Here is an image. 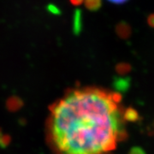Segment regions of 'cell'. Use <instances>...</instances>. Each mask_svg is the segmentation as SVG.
Listing matches in <instances>:
<instances>
[{"instance_id": "5b68a950", "label": "cell", "mask_w": 154, "mask_h": 154, "mask_svg": "<svg viewBox=\"0 0 154 154\" xmlns=\"http://www.w3.org/2000/svg\"><path fill=\"white\" fill-rule=\"evenodd\" d=\"M85 6L90 11H98L102 7V0H84Z\"/></svg>"}, {"instance_id": "30bf717a", "label": "cell", "mask_w": 154, "mask_h": 154, "mask_svg": "<svg viewBox=\"0 0 154 154\" xmlns=\"http://www.w3.org/2000/svg\"><path fill=\"white\" fill-rule=\"evenodd\" d=\"M83 2H84V0H69V3L74 6L81 5Z\"/></svg>"}, {"instance_id": "ba28073f", "label": "cell", "mask_w": 154, "mask_h": 154, "mask_svg": "<svg viewBox=\"0 0 154 154\" xmlns=\"http://www.w3.org/2000/svg\"><path fill=\"white\" fill-rule=\"evenodd\" d=\"M147 24L150 28H154V13H151L147 17Z\"/></svg>"}, {"instance_id": "6da1fadb", "label": "cell", "mask_w": 154, "mask_h": 154, "mask_svg": "<svg viewBox=\"0 0 154 154\" xmlns=\"http://www.w3.org/2000/svg\"><path fill=\"white\" fill-rule=\"evenodd\" d=\"M125 121L118 93L80 88L52 105L48 134L58 154H105L126 138Z\"/></svg>"}, {"instance_id": "3957f363", "label": "cell", "mask_w": 154, "mask_h": 154, "mask_svg": "<svg viewBox=\"0 0 154 154\" xmlns=\"http://www.w3.org/2000/svg\"><path fill=\"white\" fill-rule=\"evenodd\" d=\"M130 84V79L128 77H116L114 82V86L117 90L124 91L128 88Z\"/></svg>"}, {"instance_id": "9c48e42d", "label": "cell", "mask_w": 154, "mask_h": 154, "mask_svg": "<svg viewBox=\"0 0 154 154\" xmlns=\"http://www.w3.org/2000/svg\"><path fill=\"white\" fill-rule=\"evenodd\" d=\"M129 154H146L143 150L140 147H134V148L130 151Z\"/></svg>"}, {"instance_id": "8992f818", "label": "cell", "mask_w": 154, "mask_h": 154, "mask_svg": "<svg viewBox=\"0 0 154 154\" xmlns=\"http://www.w3.org/2000/svg\"><path fill=\"white\" fill-rule=\"evenodd\" d=\"M116 70L119 75H127L131 70V66L128 63H119L116 67Z\"/></svg>"}, {"instance_id": "277c9868", "label": "cell", "mask_w": 154, "mask_h": 154, "mask_svg": "<svg viewBox=\"0 0 154 154\" xmlns=\"http://www.w3.org/2000/svg\"><path fill=\"white\" fill-rule=\"evenodd\" d=\"M82 29V11L76 10L75 17H74V33L79 34Z\"/></svg>"}, {"instance_id": "52a82bcc", "label": "cell", "mask_w": 154, "mask_h": 154, "mask_svg": "<svg viewBox=\"0 0 154 154\" xmlns=\"http://www.w3.org/2000/svg\"><path fill=\"white\" fill-rule=\"evenodd\" d=\"M124 118L126 121H131L134 122L139 118V115L136 112V110L134 109H128V110H124Z\"/></svg>"}, {"instance_id": "7a4b0ae2", "label": "cell", "mask_w": 154, "mask_h": 154, "mask_svg": "<svg viewBox=\"0 0 154 154\" xmlns=\"http://www.w3.org/2000/svg\"><path fill=\"white\" fill-rule=\"evenodd\" d=\"M116 34L122 39H128L132 34V28L126 21H120L115 27Z\"/></svg>"}, {"instance_id": "8fae6325", "label": "cell", "mask_w": 154, "mask_h": 154, "mask_svg": "<svg viewBox=\"0 0 154 154\" xmlns=\"http://www.w3.org/2000/svg\"><path fill=\"white\" fill-rule=\"evenodd\" d=\"M108 1L112 4H115V5H123V4L127 3L128 0H108Z\"/></svg>"}]
</instances>
